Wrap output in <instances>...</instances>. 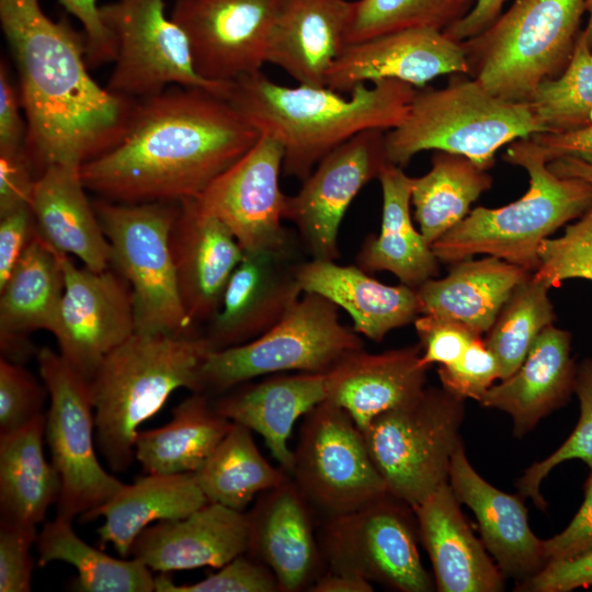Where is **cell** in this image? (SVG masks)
<instances>
[{"mask_svg": "<svg viewBox=\"0 0 592 592\" xmlns=\"http://www.w3.org/2000/svg\"><path fill=\"white\" fill-rule=\"evenodd\" d=\"M260 133L224 98L172 87L138 100L123 139L80 168L86 189L119 203L200 196Z\"/></svg>", "mask_w": 592, "mask_h": 592, "instance_id": "6da1fadb", "label": "cell"}, {"mask_svg": "<svg viewBox=\"0 0 592 592\" xmlns=\"http://www.w3.org/2000/svg\"><path fill=\"white\" fill-rule=\"evenodd\" d=\"M0 24L19 73L34 169L81 167L123 139L138 100L92 79L83 32L48 18L39 0H0Z\"/></svg>", "mask_w": 592, "mask_h": 592, "instance_id": "7a4b0ae2", "label": "cell"}, {"mask_svg": "<svg viewBox=\"0 0 592 592\" xmlns=\"http://www.w3.org/2000/svg\"><path fill=\"white\" fill-rule=\"evenodd\" d=\"M355 86L286 87L262 71L230 82L227 101L260 133L283 146V173L304 181L319 161L355 135L392 129L407 115L415 88L396 79Z\"/></svg>", "mask_w": 592, "mask_h": 592, "instance_id": "3957f363", "label": "cell"}, {"mask_svg": "<svg viewBox=\"0 0 592 592\" xmlns=\"http://www.w3.org/2000/svg\"><path fill=\"white\" fill-rule=\"evenodd\" d=\"M204 335L139 333L112 350L89 383L95 442L114 473L134 457L138 428L179 388L200 389V369L212 351Z\"/></svg>", "mask_w": 592, "mask_h": 592, "instance_id": "277c9868", "label": "cell"}, {"mask_svg": "<svg viewBox=\"0 0 592 592\" xmlns=\"http://www.w3.org/2000/svg\"><path fill=\"white\" fill-rule=\"evenodd\" d=\"M503 159L528 173L527 192L498 208L471 209L431 244L440 262L453 264L487 254L535 272L542 242L592 206V184L555 174L531 137L509 144Z\"/></svg>", "mask_w": 592, "mask_h": 592, "instance_id": "5b68a950", "label": "cell"}, {"mask_svg": "<svg viewBox=\"0 0 592 592\" xmlns=\"http://www.w3.org/2000/svg\"><path fill=\"white\" fill-rule=\"evenodd\" d=\"M537 133L544 128L530 102L505 101L468 75L453 73L444 88L415 89L403 121L385 134V151L400 168L417 153L435 150L489 170L501 147Z\"/></svg>", "mask_w": 592, "mask_h": 592, "instance_id": "8992f818", "label": "cell"}, {"mask_svg": "<svg viewBox=\"0 0 592 592\" xmlns=\"http://www.w3.org/2000/svg\"><path fill=\"white\" fill-rule=\"evenodd\" d=\"M587 0H515L483 32L459 42L468 76L496 96L528 102L568 66Z\"/></svg>", "mask_w": 592, "mask_h": 592, "instance_id": "52a82bcc", "label": "cell"}, {"mask_svg": "<svg viewBox=\"0 0 592 592\" xmlns=\"http://www.w3.org/2000/svg\"><path fill=\"white\" fill-rule=\"evenodd\" d=\"M93 207L111 246V265L130 287L135 332L195 333L182 303L171 248L180 203L99 200Z\"/></svg>", "mask_w": 592, "mask_h": 592, "instance_id": "ba28073f", "label": "cell"}, {"mask_svg": "<svg viewBox=\"0 0 592 592\" xmlns=\"http://www.w3.org/2000/svg\"><path fill=\"white\" fill-rule=\"evenodd\" d=\"M364 349L353 328L340 322L338 306L303 293L285 317L257 339L212 350L200 369V392L221 395L255 377L284 372L326 374Z\"/></svg>", "mask_w": 592, "mask_h": 592, "instance_id": "9c48e42d", "label": "cell"}, {"mask_svg": "<svg viewBox=\"0 0 592 592\" xmlns=\"http://www.w3.org/2000/svg\"><path fill=\"white\" fill-rule=\"evenodd\" d=\"M464 402L442 386L425 387L362 431L388 492L412 509L448 482L452 457L463 443Z\"/></svg>", "mask_w": 592, "mask_h": 592, "instance_id": "30bf717a", "label": "cell"}, {"mask_svg": "<svg viewBox=\"0 0 592 592\" xmlns=\"http://www.w3.org/2000/svg\"><path fill=\"white\" fill-rule=\"evenodd\" d=\"M35 357L49 397L45 439L60 479L56 516L73 521L106 503L125 483L107 473L96 457L88 380L50 348L38 349Z\"/></svg>", "mask_w": 592, "mask_h": 592, "instance_id": "8fae6325", "label": "cell"}, {"mask_svg": "<svg viewBox=\"0 0 592 592\" xmlns=\"http://www.w3.org/2000/svg\"><path fill=\"white\" fill-rule=\"evenodd\" d=\"M317 535L330 571L357 574L399 592L435 589L418 549L414 511L389 492L355 511L322 520Z\"/></svg>", "mask_w": 592, "mask_h": 592, "instance_id": "7c38bea8", "label": "cell"}, {"mask_svg": "<svg viewBox=\"0 0 592 592\" xmlns=\"http://www.w3.org/2000/svg\"><path fill=\"white\" fill-rule=\"evenodd\" d=\"M101 20L115 44L106 89L143 100L174 84L200 88L227 99L229 83L201 77L182 27L167 15L164 0H114L100 5Z\"/></svg>", "mask_w": 592, "mask_h": 592, "instance_id": "4fadbf2b", "label": "cell"}, {"mask_svg": "<svg viewBox=\"0 0 592 592\" xmlns=\"http://www.w3.org/2000/svg\"><path fill=\"white\" fill-rule=\"evenodd\" d=\"M289 474L322 520L355 511L388 493L350 414L322 401L304 417Z\"/></svg>", "mask_w": 592, "mask_h": 592, "instance_id": "5bb4252c", "label": "cell"}, {"mask_svg": "<svg viewBox=\"0 0 592 592\" xmlns=\"http://www.w3.org/2000/svg\"><path fill=\"white\" fill-rule=\"evenodd\" d=\"M284 0H177L171 18L204 79L229 83L261 71Z\"/></svg>", "mask_w": 592, "mask_h": 592, "instance_id": "9a60e30c", "label": "cell"}, {"mask_svg": "<svg viewBox=\"0 0 592 592\" xmlns=\"http://www.w3.org/2000/svg\"><path fill=\"white\" fill-rule=\"evenodd\" d=\"M59 259L65 289L50 333L61 356L89 382L103 358L135 332L132 291L118 272L78 267L61 252Z\"/></svg>", "mask_w": 592, "mask_h": 592, "instance_id": "2e32d148", "label": "cell"}, {"mask_svg": "<svg viewBox=\"0 0 592 592\" xmlns=\"http://www.w3.org/2000/svg\"><path fill=\"white\" fill-rule=\"evenodd\" d=\"M384 132L364 130L333 149L288 196L285 219L295 224L312 259L339 258V229L348 208L388 163Z\"/></svg>", "mask_w": 592, "mask_h": 592, "instance_id": "e0dca14e", "label": "cell"}, {"mask_svg": "<svg viewBox=\"0 0 592 592\" xmlns=\"http://www.w3.org/2000/svg\"><path fill=\"white\" fill-rule=\"evenodd\" d=\"M282 144L260 134L252 147L195 197L231 230L243 251L288 248L287 198L280 185Z\"/></svg>", "mask_w": 592, "mask_h": 592, "instance_id": "ac0fdd59", "label": "cell"}, {"mask_svg": "<svg viewBox=\"0 0 592 592\" xmlns=\"http://www.w3.org/2000/svg\"><path fill=\"white\" fill-rule=\"evenodd\" d=\"M295 267L288 248L244 251L208 321L204 337L212 349L250 342L280 322L304 293Z\"/></svg>", "mask_w": 592, "mask_h": 592, "instance_id": "d6986e66", "label": "cell"}, {"mask_svg": "<svg viewBox=\"0 0 592 592\" xmlns=\"http://www.w3.org/2000/svg\"><path fill=\"white\" fill-rule=\"evenodd\" d=\"M453 73L468 75L460 43L443 31L408 29L345 45L326 86L348 93L360 83L396 79L422 88L435 77Z\"/></svg>", "mask_w": 592, "mask_h": 592, "instance_id": "ffe728a7", "label": "cell"}, {"mask_svg": "<svg viewBox=\"0 0 592 592\" xmlns=\"http://www.w3.org/2000/svg\"><path fill=\"white\" fill-rule=\"evenodd\" d=\"M312 513L289 475L261 492L248 513L247 554L269 567L281 592L307 591L321 574L325 563Z\"/></svg>", "mask_w": 592, "mask_h": 592, "instance_id": "44dd1931", "label": "cell"}, {"mask_svg": "<svg viewBox=\"0 0 592 592\" xmlns=\"http://www.w3.org/2000/svg\"><path fill=\"white\" fill-rule=\"evenodd\" d=\"M171 248L183 306L191 320L208 322L244 251L231 230L196 198L179 202Z\"/></svg>", "mask_w": 592, "mask_h": 592, "instance_id": "7402d4cb", "label": "cell"}, {"mask_svg": "<svg viewBox=\"0 0 592 592\" xmlns=\"http://www.w3.org/2000/svg\"><path fill=\"white\" fill-rule=\"evenodd\" d=\"M248 513L207 502L190 515L159 521L134 539L130 555L161 573L220 568L249 547Z\"/></svg>", "mask_w": 592, "mask_h": 592, "instance_id": "603a6c76", "label": "cell"}, {"mask_svg": "<svg viewBox=\"0 0 592 592\" xmlns=\"http://www.w3.org/2000/svg\"><path fill=\"white\" fill-rule=\"evenodd\" d=\"M448 483L459 503L474 512L481 542L505 578L521 582L545 567L543 540L530 527L523 497L485 480L470 465L463 443L452 457Z\"/></svg>", "mask_w": 592, "mask_h": 592, "instance_id": "cb8c5ba5", "label": "cell"}, {"mask_svg": "<svg viewBox=\"0 0 592 592\" xmlns=\"http://www.w3.org/2000/svg\"><path fill=\"white\" fill-rule=\"evenodd\" d=\"M428 369L420 343L382 353L362 349L325 374L326 401L346 411L363 431L377 415L418 397Z\"/></svg>", "mask_w": 592, "mask_h": 592, "instance_id": "d4e9b609", "label": "cell"}, {"mask_svg": "<svg viewBox=\"0 0 592 592\" xmlns=\"http://www.w3.org/2000/svg\"><path fill=\"white\" fill-rule=\"evenodd\" d=\"M439 592H499L505 577L473 533L448 482L413 508Z\"/></svg>", "mask_w": 592, "mask_h": 592, "instance_id": "484cf974", "label": "cell"}, {"mask_svg": "<svg viewBox=\"0 0 592 592\" xmlns=\"http://www.w3.org/2000/svg\"><path fill=\"white\" fill-rule=\"evenodd\" d=\"M571 343L568 330L548 326L520 367L500 384H493L479 403L508 413L514 435L524 436L574 395L577 364Z\"/></svg>", "mask_w": 592, "mask_h": 592, "instance_id": "4316f807", "label": "cell"}, {"mask_svg": "<svg viewBox=\"0 0 592 592\" xmlns=\"http://www.w3.org/2000/svg\"><path fill=\"white\" fill-rule=\"evenodd\" d=\"M65 289L59 252L35 231L0 288L1 357L23 365L37 354L31 332L52 331Z\"/></svg>", "mask_w": 592, "mask_h": 592, "instance_id": "83f0119b", "label": "cell"}, {"mask_svg": "<svg viewBox=\"0 0 592 592\" xmlns=\"http://www.w3.org/2000/svg\"><path fill=\"white\" fill-rule=\"evenodd\" d=\"M326 400L325 374H277L241 384L213 398L216 411L260 434L273 458L288 475L294 452L288 441L296 421Z\"/></svg>", "mask_w": 592, "mask_h": 592, "instance_id": "f1b7e54d", "label": "cell"}, {"mask_svg": "<svg viewBox=\"0 0 592 592\" xmlns=\"http://www.w3.org/2000/svg\"><path fill=\"white\" fill-rule=\"evenodd\" d=\"M352 2L284 0L274 24L266 62L298 84L327 87L328 72L346 45Z\"/></svg>", "mask_w": 592, "mask_h": 592, "instance_id": "f546056e", "label": "cell"}, {"mask_svg": "<svg viewBox=\"0 0 592 592\" xmlns=\"http://www.w3.org/2000/svg\"><path fill=\"white\" fill-rule=\"evenodd\" d=\"M80 166L52 164L37 177L30 207L36 230L55 250L77 257L87 269H110L112 250L86 195Z\"/></svg>", "mask_w": 592, "mask_h": 592, "instance_id": "4dcf8cb0", "label": "cell"}, {"mask_svg": "<svg viewBox=\"0 0 592 592\" xmlns=\"http://www.w3.org/2000/svg\"><path fill=\"white\" fill-rule=\"evenodd\" d=\"M295 273L304 293L318 294L344 309L353 330L374 342L420 315L414 288L380 283L357 265L311 259L297 263Z\"/></svg>", "mask_w": 592, "mask_h": 592, "instance_id": "1f68e13d", "label": "cell"}, {"mask_svg": "<svg viewBox=\"0 0 592 592\" xmlns=\"http://www.w3.org/2000/svg\"><path fill=\"white\" fill-rule=\"evenodd\" d=\"M532 273L491 255L455 262L445 277L415 289L420 315L456 321L482 337L516 285Z\"/></svg>", "mask_w": 592, "mask_h": 592, "instance_id": "d6a6232c", "label": "cell"}, {"mask_svg": "<svg viewBox=\"0 0 592 592\" xmlns=\"http://www.w3.org/2000/svg\"><path fill=\"white\" fill-rule=\"evenodd\" d=\"M411 179L392 163L383 168L378 177L383 194L380 231L365 239L356 265L367 273L390 272L401 284L417 289L439 275L441 262L413 226Z\"/></svg>", "mask_w": 592, "mask_h": 592, "instance_id": "836d02e7", "label": "cell"}, {"mask_svg": "<svg viewBox=\"0 0 592 592\" xmlns=\"http://www.w3.org/2000/svg\"><path fill=\"white\" fill-rule=\"evenodd\" d=\"M194 473L147 474L124 487L82 520L103 516L99 543H110L122 558L130 555L137 535L153 522L190 515L207 503Z\"/></svg>", "mask_w": 592, "mask_h": 592, "instance_id": "e575fe53", "label": "cell"}, {"mask_svg": "<svg viewBox=\"0 0 592 592\" xmlns=\"http://www.w3.org/2000/svg\"><path fill=\"white\" fill-rule=\"evenodd\" d=\"M231 425L216 411L210 396L192 391L172 409L167 424L138 431L135 458L147 474L194 473Z\"/></svg>", "mask_w": 592, "mask_h": 592, "instance_id": "d590c367", "label": "cell"}, {"mask_svg": "<svg viewBox=\"0 0 592 592\" xmlns=\"http://www.w3.org/2000/svg\"><path fill=\"white\" fill-rule=\"evenodd\" d=\"M46 414L0 434V521L33 525L57 502L60 479L44 455Z\"/></svg>", "mask_w": 592, "mask_h": 592, "instance_id": "8d00e7d4", "label": "cell"}, {"mask_svg": "<svg viewBox=\"0 0 592 592\" xmlns=\"http://www.w3.org/2000/svg\"><path fill=\"white\" fill-rule=\"evenodd\" d=\"M431 169L411 179L414 219L432 244L458 225L471 204L492 186V177L465 156L435 151Z\"/></svg>", "mask_w": 592, "mask_h": 592, "instance_id": "74e56055", "label": "cell"}, {"mask_svg": "<svg viewBox=\"0 0 592 592\" xmlns=\"http://www.w3.org/2000/svg\"><path fill=\"white\" fill-rule=\"evenodd\" d=\"M251 432L232 422L224 439L194 471L208 502L244 512L261 492L287 478L283 468L274 467L261 454Z\"/></svg>", "mask_w": 592, "mask_h": 592, "instance_id": "f35d334b", "label": "cell"}, {"mask_svg": "<svg viewBox=\"0 0 592 592\" xmlns=\"http://www.w3.org/2000/svg\"><path fill=\"white\" fill-rule=\"evenodd\" d=\"M38 565L64 561L78 572L75 589L83 592H152V570L137 558H114L82 540L72 521L56 516L36 538Z\"/></svg>", "mask_w": 592, "mask_h": 592, "instance_id": "ab89813d", "label": "cell"}, {"mask_svg": "<svg viewBox=\"0 0 592 592\" xmlns=\"http://www.w3.org/2000/svg\"><path fill=\"white\" fill-rule=\"evenodd\" d=\"M550 285L534 272L511 293L483 338L500 365V380L511 376L556 315L548 296Z\"/></svg>", "mask_w": 592, "mask_h": 592, "instance_id": "60d3db41", "label": "cell"}, {"mask_svg": "<svg viewBox=\"0 0 592 592\" xmlns=\"http://www.w3.org/2000/svg\"><path fill=\"white\" fill-rule=\"evenodd\" d=\"M476 0H356L345 42H363L408 29L445 31L465 18Z\"/></svg>", "mask_w": 592, "mask_h": 592, "instance_id": "b9f144b4", "label": "cell"}, {"mask_svg": "<svg viewBox=\"0 0 592 592\" xmlns=\"http://www.w3.org/2000/svg\"><path fill=\"white\" fill-rule=\"evenodd\" d=\"M528 102L544 133L571 130L591 118L592 48L582 31L566 69L543 80Z\"/></svg>", "mask_w": 592, "mask_h": 592, "instance_id": "7bdbcfd3", "label": "cell"}, {"mask_svg": "<svg viewBox=\"0 0 592 592\" xmlns=\"http://www.w3.org/2000/svg\"><path fill=\"white\" fill-rule=\"evenodd\" d=\"M574 395L578 397L580 414L567 440L548 457L531 465L516 482L519 494L531 498L539 510L546 501L540 492L543 480L558 465L580 459L592 468V358L577 364Z\"/></svg>", "mask_w": 592, "mask_h": 592, "instance_id": "ee69618b", "label": "cell"}, {"mask_svg": "<svg viewBox=\"0 0 592 592\" xmlns=\"http://www.w3.org/2000/svg\"><path fill=\"white\" fill-rule=\"evenodd\" d=\"M538 258L539 265L534 273L550 287L571 278L592 281V206L567 225L562 236L545 239Z\"/></svg>", "mask_w": 592, "mask_h": 592, "instance_id": "f6af8a7d", "label": "cell"}, {"mask_svg": "<svg viewBox=\"0 0 592 592\" xmlns=\"http://www.w3.org/2000/svg\"><path fill=\"white\" fill-rule=\"evenodd\" d=\"M156 592H281L273 572L247 553L191 584H175L168 576L155 577Z\"/></svg>", "mask_w": 592, "mask_h": 592, "instance_id": "bcb514c9", "label": "cell"}, {"mask_svg": "<svg viewBox=\"0 0 592 592\" xmlns=\"http://www.w3.org/2000/svg\"><path fill=\"white\" fill-rule=\"evenodd\" d=\"M44 384L21 364L0 358V434L14 432L42 414Z\"/></svg>", "mask_w": 592, "mask_h": 592, "instance_id": "7dc6e473", "label": "cell"}, {"mask_svg": "<svg viewBox=\"0 0 592 592\" xmlns=\"http://www.w3.org/2000/svg\"><path fill=\"white\" fill-rule=\"evenodd\" d=\"M437 375L442 387L451 394L480 401L500 379V365L483 337H477L456 362L439 366Z\"/></svg>", "mask_w": 592, "mask_h": 592, "instance_id": "c3c4849f", "label": "cell"}, {"mask_svg": "<svg viewBox=\"0 0 592 592\" xmlns=\"http://www.w3.org/2000/svg\"><path fill=\"white\" fill-rule=\"evenodd\" d=\"M36 526L0 521V591L30 592Z\"/></svg>", "mask_w": 592, "mask_h": 592, "instance_id": "681fc988", "label": "cell"}, {"mask_svg": "<svg viewBox=\"0 0 592 592\" xmlns=\"http://www.w3.org/2000/svg\"><path fill=\"white\" fill-rule=\"evenodd\" d=\"M413 323L422 346V361L429 367L456 362L481 337L456 321L431 315H419Z\"/></svg>", "mask_w": 592, "mask_h": 592, "instance_id": "f907efd6", "label": "cell"}, {"mask_svg": "<svg viewBox=\"0 0 592 592\" xmlns=\"http://www.w3.org/2000/svg\"><path fill=\"white\" fill-rule=\"evenodd\" d=\"M590 469L580 509L562 532L543 540L546 565L569 560L592 551V468Z\"/></svg>", "mask_w": 592, "mask_h": 592, "instance_id": "816d5d0a", "label": "cell"}, {"mask_svg": "<svg viewBox=\"0 0 592 592\" xmlns=\"http://www.w3.org/2000/svg\"><path fill=\"white\" fill-rule=\"evenodd\" d=\"M33 164L21 148H0V216L30 206L36 178Z\"/></svg>", "mask_w": 592, "mask_h": 592, "instance_id": "f5cc1de1", "label": "cell"}, {"mask_svg": "<svg viewBox=\"0 0 592 592\" xmlns=\"http://www.w3.org/2000/svg\"><path fill=\"white\" fill-rule=\"evenodd\" d=\"M590 587H592V551L569 560L545 565L536 574L519 582L515 591L570 592Z\"/></svg>", "mask_w": 592, "mask_h": 592, "instance_id": "db71d44e", "label": "cell"}, {"mask_svg": "<svg viewBox=\"0 0 592 592\" xmlns=\"http://www.w3.org/2000/svg\"><path fill=\"white\" fill-rule=\"evenodd\" d=\"M35 231V219L30 206L0 216V288L4 286Z\"/></svg>", "mask_w": 592, "mask_h": 592, "instance_id": "11a10c76", "label": "cell"}, {"mask_svg": "<svg viewBox=\"0 0 592 592\" xmlns=\"http://www.w3.org/2000/svg\"><path fill=\"white\" fill-rule=\"evenodd\" d=\"M58 2L82 26L87 37L88 65L95 66L109 60L113 61L115 44L101 20L100 5H98L96 0H58Z\"/></svg>", "mask_w": 592, "mask_h": 592, "instance_id": "9f6ffc18", "label": "cell"}, {"mask_svg": "<svg viewBox=\"0 0 592 592\" xmlns=\"http://www.w3.org/2000/svg\"><path fill=\"white\" fill-rule=\"evenodd\" d=\"M19 88L9 76L3 61L0 65V148L25 147L26 126L22 119Z\"/></svg>", "mask_w": 592, "mask_h": 592, "instance_id": "6f0895ef", "label": "cell"}, {"mask_svg": "<svg viewBox=\"0 0 592 592\" xmlns=\"http://www.w3.org/2000/svg\"><path fill=\"white\" fill-rule=\"evenodd\" d=\"M531 138L543 149L548 162L559 157H571L592 166V116L578 128L537 133Z\"/></svg>", "mask_w": 592, "mask_h": 592, "instance_id": "680465c9", "label": "cell"}, {"mask_svg": "<svg viewBox=\"0 0 592 592\" xmlns=\"http://www.w3.org/2000/svg\"><path fill=\"white\" fill-rule=\"evenodd\" d=\"M506 0H476L470 12L443 31L446 36L456 42L468 39L490 26L501 14Z\"/></svg>", "mask_w": 592, "mask_h": 592, "instance_id": "91938a15", "label": "cell"}, {"mask_svg": "<svg viewBox=\"0 0 592 592\" xmlns=\"http://www.w3.org/2000/svg\"><path fill=\"white\" fill-rule=\"evenodd\" d=\"M309 592H372L374 585L361 576L326 571L307 589Z\"/></svg>", "mask_w": 592, "mask_h": 592, "instance_id": "94428289", "label": "cell"}, {"mask_svg": "<svg viewBox=\"0 0 592 592\" xmlns=\"http://www.w3.org/2000/svg\"><path fill=\"white\" fill-rule=\"evenodd\" d=\"M548 168L563 178H579L592 184V166L571 157H559L548 162Z\"/></svg>", "mask_w": 592, "mask_h": 592, "instance_id": "6125c7cd", "label": "cell"}, {"mask_svg": "<svg viewBox=\"0 0 592 592\" xmlns=\"http://www.w3.org/2000/svg\"><path fill=\"white\" fill-rule=\"evenodd\" d=\"M585 12H588V22L582 30L589 46L592 48V0L585 1Z\"/></svg>", "mask_w": 592, "mask_h": 592, "instance_id": "be15d7a7", "label": "cell"}]
</instances>
